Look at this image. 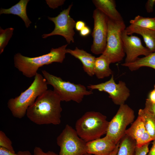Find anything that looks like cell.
Returning a JSON list of instances; mask_svg holds the SVG:
<instances>
[{
    "mask_svg": "<svg viewBox=\"0 0 155 155\" xmlns=\"http://www.w3.org/2000/svg\"><path fill=\"white\" fill-rule=\"evenodd\" d=\"M92 1L96 9L108 18L117 21H123L121 15L116 8L114 0H93Z\"/></svg>",
    "mask_w": 155,
    "mask_h": 155,
    "instance_id": "cell-16",
    "label": "cell"
},
{
    "mask_svg": "<svg viewBox=\"0 0 155 155\" xmlns=\"http://www.w3.org/2000/svg\"><path fill=\"white\" fill-rule=\"evenodd\" d=\"M122 38L126 57V63L133 62L141 55L147 56L152 53L146 47L144 46L140 38L134 35L127 34L125 29L122 33Z\"/></svg>",
    "mask_w": 155,
    "mask_h": 155,
    "instance_id": "cell-12",
    "label": "cell"
},
{
    "mask_svg": "<svg viewBox=\"0 0 155 155\" xmlns=\"http://www.w3.org/2000/svg\"><path fill=\"white\" fill-rule=\"evenodd\" d=\"M136 147L135 141L125 134L119 141L117 155H134Z\"/></svg>",
    "mask_w": 155,
    "mask_h": 155,
    "instance_id": "cell-22",
    "label": "cell"
},
{
    "mask_svg": "<svg viewBox=\"0 0 155 155\" xmlns=\"http://www.w3.org/2000/svg\"><path fill=\"white\" fill-rule=\"evenodd\" d=\"M0 155H19L4 148L0 147Z\"/></svg>",
    "mask_w": 155,
    "mask_h": 155,
    "instance_id": "cell-33",
    "label": "cell"
},
{
    "mask_svg": "<svg viewBox=\"0 0 155 155\" xmlns=\"http://www.w3.org/2000/svg\"><path fill=\"white\" fill-rule=\"evenodd\" d=\"M119 142L117 144L116 146L113 151L108 155H117V153L119 149Z\"/></svg>",
    "mask_w": 155,
    "mask_h": 155,
    "instance_id": "cell-37",
    "label": "cell"
},
{
    "mask_svg": "<svg viewBox=\"0 0 155 155\" xmlns=\"http://www.w3.org/2000/svg\"><path fill=\"white\" fill-rule=\"evenodd\" d=\"M126 28L123 21H115L108 18L106 45L102 54L111 63L121 61L125 55L121 35Z\"/></svg>",
    "mask_w": 155,
    "mask_h": 155,
    "instance_id": "cell-6",
    "label": "cell"
},
{
    "mask_svg": "<svg viewBox=\"0 0 155 155\" xmlns=\"http://www.w3.org/2000/svg\"><path fill=\"white\" fill-rule=\"evenodd\" d=\"M144 108L155 116V102H152L147 98Z\"/></svg>",
    "mask_w": 155,
    "mask_h": 155,
    "instance_id": "cell-30",
    "label": "cell"
},
{
    "mask_svg": "<svg viewBox=\"0 0 155 155\" xmlns=\"http://www.w3.org/2000/svg\"><path fill=\"white\" fill-rule=\"evenodd\" d=\"M42 72L47 84L53 86V90L59 96L61 101H73L80 103L85 96L93 93L92 90H87L83 85L64 81L60 77L51 74L45 70H42Z\"/></svg>",
    "mask_w": 155,
    "mask_h": 155,
    "instance_id": "cell-5",
    "label": "cell"
},
{
    "mask_svg": "<svg viewBox=\"0 0 155 155\" xmlns=\"http://www.w3.org/2000/svg\"><path fill=\"white\" fill-rule=\"evenodd\" d=\"M72 6L73 4H71L67 9L63 10L55 17H48L49 20L54 23L55 27L51 33L43 34L42 36L43 38L59 35L63 37L68 44L74 42L73 36L75 32L74 28L76 22L69 15L70 11Z\"/></svg>",
    "mask_w": 155,
    "mask_h": 155,
    "instance_id": "cell-9",
    "label": "cell"
},
{
    "mask_svg": "<svg viewBox=\"0 0 155 155\" xmlns=\"http://www.w3.org/2000/svg\"><path fill=\"white\" fill-rule=\"evenodd\" d=\"M84 155H94L86 153V154H84Z\"/></svg>",
    "mask_w": 155,
    "mask_h": 155,
    "instance_id": "cell-39",
    "label": "cell"
},
{
    "mask_svg": "<svg viewBox=\"0 0 155 155\" xmlns=\"http://www.w3.org/2000/svg\"><path fill=\"white\" fill-rule=\"evenodd\" d=\"M46 79L37 73L30 86L18 96L9 99L7 107L13 116L21 119L26 114L28 108L35 102L37 97L48 90Z\"/></svg>",
    "mask_w": 155,
    "mask_h": 155,
    "instance_id": "cell-3",
    "label": "cell"
},
{
    "mask_svg": "<svg viewBox=\"0 0 155 155\" xmlns=\"http://www.w3.org/2000/svg\"><path fill=\"white\" fill-rule=\"evenodd\" d=\"M34 155H58L55 152L52 151H48L44 152L42 150L38 147H35L34 150Z\"/></svg>",
    "mask_w": 155,
    "mask_h": 155,
    "instance_id": "cell-28",
    "label": "cell"
},
{
    "mask_svg": "<svg viewBox=\"0 0 155 155\" xmlns=\"http://www.w3.org/2000/svg\"><path fill=\"white\" fill-rule=\"evenodd\" d=\"M46 1L49 7L55 9L63 5L65 0H46Z\"/></svg>",
    "mask_w": 155,
    "mask_h": 155,
    "instance_id": "cell-29",
    "label": "cell"
},
{
    "mask_svg": "<svg viewBox=\"0 0 155 155\" xmlns=\"http://www.w3.org/2000/svg\"><path fill=\"white\" fill-rule=\"evenodd\" d=\"M121 65L128 67L131 71H136L144 67H151L155 69V52L142 58L138 57L133 62L124 63Z\"/></svg>",
    "mask_w": 155,
    "mask_h": 155,
    "instance_id": "cell-19",
    "label": "cell"
},
{
    "mask_svg": "<svg viewBox=\"0 0 155 155\" xmlns=\"http://www.w3.org/2000/svg\"><path fill=\"white\" fill-rule=\"evenodd\" d=\"M131 25L155 30L154 18L146 17L138 15L129 21Z\"/></svg>",
    "mask_w": 155,
    "mask_h": 155,
    "instance_id": "cell-23",
    "label": "cell"
},
{
    "mask_svg": "<svg viewBox=\"0 0 155 155\" xmlns=\"http://www.w3.org/2000/svg\"><path fill=\"white\" fill-rule=\"evenodd\" d=\"M29 0H20L17 3L8 9L1 8L0 14H12L17 15L24 21L27 28L29 27L32 23L29 19L26 12V7Z\"/></svg>",
    "mask_w": 155,
    "mask_h": 155,
    "instance_id": "cell-17",
    "label": "cell"
},
{
    "mask_svg": "<svg viewBox=\"0 0 155 155\" xmlns=\"http://www.w3.org/2000/svg\"><path fill=\"white\" fill-rule=\"evenodd\" d=\"M61 101L54 90H47L28 108L26 115L30 121L37 125H59L61 122Z\"/></svg>",
    "mask_w": 155,
    "mask_h": 155,
    "instance_id": "cell-1",
    "label": "cell"
},
{
    "mask_svg": "<svg viewBox=\"0 0 155 155\" xmlns=\"http://www.w3.org/2000/svg\"><path fill=\"white\" fill-rule=\"evenodd\" d=\"M0 147L15 153L12 145V142L2 131H0Z\"/></svg>",
    "mask_w": 155,
    "mask_h": 155,
    "instance_id": "cell-25",
    "label": "cell"
},
{
    "mask_svg": "<svg viewBox=\"0 0 155 155\" xmlns=\"http://www.w3.org/2000/svg\"><path fill=\"white\" fill-rule=\"evenodd\" d=\"M56 142L60 148L58 155H84L87 153L86 142L68 124L57 137Z\"/></svg>",
    "mask_w": 155,
    "mask_h": 155,
    "instance_id": "cell-7",
    "label": "cell"
},
{
    "mask_svg": "<svg viewBox=\"0 0 155 155\" xmlns=\"http://www.w3.org/2000/svg\"><path fill=\"white\" fill-rule=\"evenodd\" d=\"M125 31L129 35L136 33L141 36L146 47L152 53L155 52V30L131 25L126 27Z\"/></svg>",
    "mask_w": 155,
    "mask_h": 155,
    "instance_id": "cell-15",
    "label": "cell"
},
{
    "mask_svg": "<svg viewBox=\"0 0 155 155\" xmlns=\"http://www.w3.org/2000/svg\"><path fill=\"white\" fill-rule=\"evenodd\" d=\"M18 153L19 155H33L30 151L28 150L19 151L18 152Z\"/></svg>",
    "mask_w": 155,
    "mask_h": 155,
    "instance_id": "cell-38",
    "label": "cell"
},
{
    "mask_svg": "<svg viewBox=\"0 0 155 155\" xmlns=\"http://www.w3.org/2000/svg\"><path fill=\"white\" fill-rule=\"evenodd\" d=\"M94 26L92 33L93 43L91 51L96 55L102 54L106 45L108 17L99 10L93 11Z\"/></svg>",
    "mask_w": 155,
    "mask_h": 155,
    "instance_id": "cell-10",
    "label": "cell"
},
{
    "mask_svg": "<svg viewBox=\"0 0 155 155\" xmlns=\"http://www.w3.org/2000/svg\"><path fill=\"white\" fill-rule=\"evenodd\" d=\"M67 53L70 54L82 62L84 71L90 76L94 75V65L96 57L82 49L76 47L74 50L66 49Z\"/></svg>",
    "mask_w": 155,
    "mask_h": 155,
    "instance_id": "cell-14",
    "label": "cell"
},
{
    "mask_svg": "<svg viewBox=\"0 0 155 155\" xmlns=\"http://www.w3.org/2000/svg\"><path fill=\"white\" fill-rule=\"evenodd\" d=\"M146 131L142 120L138 116L131 127L126 130L125 134L136 142L143 136Z\"/></svg>",
    "mask_w": 155,
    "mask_h": 155,
    "instance_id": "cell-21",
    "label": "cell"
},
{
    "mask_svg": "<svg viewBox=\"0 0 155 155\" xmlns=\"http://www.w3.org/2000/svg\"><path fill=\"white\" fill-rule=\"evenodd\" d=\"M87 88L91 90H97L107 93L113 102L119 106L125 104L130 95V90L125 83L119 81L116 84L113 74L108 80L96 84H89Z\"/></svg>",
    "mask_w": 155,
    "mask_h": 155,
    "instance_id": "cell-11",
    "label": "cell"
},
{
    "mask_svg": "<svg viewBox=\"0 0 155 155\" xmlns=\"http://www.w3.org/2000/svg\"><path fill=\"white\" fill-rule=\"evenodd\" d=\"M67 44L57 48H52L46 54L33 57L22 55L20 53L14 57L15 67L26 77L30 78L35 76L39 67L53 62L62 63L65 57Z\"/></svg>",
    "mask_w": 155,
    "mask_h": 155,
    "instance_id": "cell-2",
    "label": "cell"
},
{
    "mask_svg": "<svg viewBox=\"0 0 155 155\" xmlns=\"http://www.w3.org/2000/svg\"><path fill=\"white\" fill-rule=\"evenodd\" d=\"M150 143L140 147L136 146L134 155H147L149 151Z\"/></svg>",
    "mask_w": 155,
    "mask_h": 155,
    "instance_id": "cell-27",
    "label": "cell"
},
{
    "mask_svg": "<svg viewBox=\"0 0 155 155\" xmlns=\"http://www.w3.org/2000/svg\"><path fill=\"white\" fill-rule=\"evenodd\" d=\"M0 54L4 51L5 48L13 34L14 29L9 28L3 29L0 28Z\"/></svg>",
    "mask_w": 155,
    "mask_h": 155,
    "instance_id": "cell-24",
    "label": "cell"
},
{
    "mask_svg": "<svg viewBox=\"0 0 155 155\" xmlns=\"http://www.w3.org/2000/svg\"><path fill=\"white\" fill-rule=\"evenodd\" d=\"M91 33V30L89 27L85 26L80 31V35L82 37H86L89 35Z\"/></svg>",
    "mask_w": 155,
    "mask_h": 155,
    "instance_id": "cell-32",
    "label": "cell"
},
{
    "mask_svg": "<svg viewBox=\"0 0 155 155\" xmlns=\"http://www.w3.org/2000/svg\"><path fill=\"white\" fill-rule=\"evenodd\" d=\"M135 117L134 111L127 104L120 106L109 122L106 135L117 144L125 135L127 127L134 122Z\"/></svg>",
    "mask_w": 155,
    "mask_h": 155,
    "instance_id": "cell-8",
    "label": "cell"
},
{
    "mask_svg": "<svg viewBox=\"0 0 155 155\" xmlns=\"http://www.w3.org/2000/svg\"><path fill=\"white\" fill-rule=\"evenodd\" d=\"M147 99L152 102H155V84L154 89L149 93Z\"/></svg>",
    "mask_w": 155,
    "mask_h": 155,
    "instance_id": "cell-35",
    "label": "cell"
},
{
    "mask_svg": "<svg viewBox=\"0 0 155 155\" xmlns=\"http://www.w3.org/2000/svg\"><path fill=\"white\" fill-rule=\"evenodd\" d=\"M111 63L103 54L96 58L94 65V73L99 79H103L112 75V71L109 67Z\"/></svg>",
    "mask_w": 155,
    "mask_h": 155,
    "instance_id": "cell-18",
    "label": "cell"
},
{
    "mask_svg": "<svg viewBox=\"0 0 155 155\" xmlns=\"http://www.w3.org/2000/svg\"><path fill=\"white\" fill-rule=\"evenodd\" d=\"M138 116L142 120L146 129L153 141L155 140V116L145 108L140 109Z\"/></svg>",
    "mask_w": 155,
    "mask_h": 155,
    "instance_id": "cell-20",
    "label": "cell"
},
{
    "mask_svg": "<svg viewBox=\"0 0 155 155\" xmlns=\"http://www.w3.org/2000/svg\"><path fill=\"white\" fill-rule=\"evenodd\" d=\"M86 26L85 22L81 20L77 21L75 23V28L76 30L78 31H80Z\"/></svg>",
    "mask_w": 155,
    "mask_h": 155,
    "instance_id": "cell-34",
    "label": "cell"
},
{
    "mask_svg": "<svg viewBox=\"0 0 155 155\" xmlns=\"http://www.w3.org/2000/svg\"><path fill=\"white\" fill-rule=\"evenodd\" d=\"M147 155H155V140L153 141L152 146Z\"/></svg>",
    "mask_w": 155,
    "mask_h": 155,
    "instance_id": "cell-36",
    "label": "cell"
},
{
    "mask_svg": "<svg viewBox=\"0 0 155 155\" xmlns=\"http://www.w3.org/2000/svg\"><path fill=\"white\" fill-rule=\"evenodd\" d=\"M155 19V17H154Z\"/></svg>",
    "mask_w": 155,
    "mask_h": 155,
    "instance_id": "cell-40",
    "label": "cell"
},
{
    "mask_svg": "<svg viewBox=\"0 0 155 155\" xmlns=\"http://www.w3.org/2000/svg\"><path fill=\"white\" fill-rule=\"evenodd\" d=\"M117 144L107 136L86 142L87 153L94 155H108Z\"/></svg>",
    "mask_w": 155,
    "mask_h": 155,
    "instance_id": "cell-13",
    "label": "cell"
},
{
    "mask_svg": "<svg viewBox=\"0 0 155 155\" xmlns=\"http://www.w3.org/2000/svg\"><path fill=\"white\" fill-rule=\"evenodd\" d=\"M108 123L106 116L101 113L88 111L77 121L75 129L80 137L87 142L106 134Z\"/></svg>",
    "mask_w": 155,
    "mask_h": 155,
    "instance_id": "cell-4",
    "label": "cell"
},
{
    "mask_svg": "<svg viewBox=\"0 0 155 155\" xmlns=\"http://www.w3.org/2000/svg\"><path fill=\"white\" fill-rule=\"evenodd\" d=\"M155 5V0H148L145 5L146 11L148 13H152L154 10V7Z\"/></svg>",
    "mask_w": 155,
    "mask_h": 155,
    "instance_id": "cell-31",
    "label": "cell"
},
{
    "mask_svg": "<svg viewBox=\"0 0 155 155\" xmlns=\"http://www.w3.org/2000/svg\"><path fill=\"white\" fill-rule=\"evenodd\" d=\"M153 141V139L148 133L146 131L143 136L137 141L136 142V146L140 147L150 143Z\"/></svg>",
    "mask_w": 155,
    "mask_h": 155,
    "instance_id": "cell-26",
    "label": "cell"
}]
</instances>
